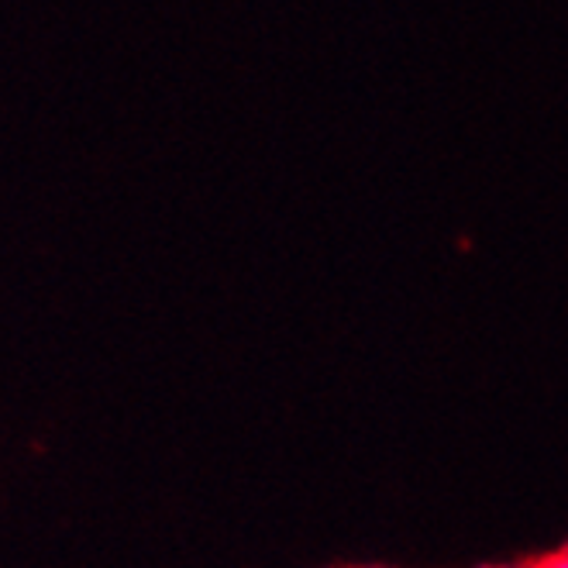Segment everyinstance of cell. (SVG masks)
<instances>
[{
  "instance_id": "1",
  "label": "cell",
  "mask_w": 568,
  "mask_h": 568,
  "mask_svg": "<svg viewBox=\"0 0 568 568\" xmlns=\"http://www.w3.org/2000/svg\"><path fill=\"white\" fill-rule=\"evenodd\" d=\"M530 568H568V548H561V551H555V555H548L541 561H534Z\"/></svg>"
}]
</instances>
